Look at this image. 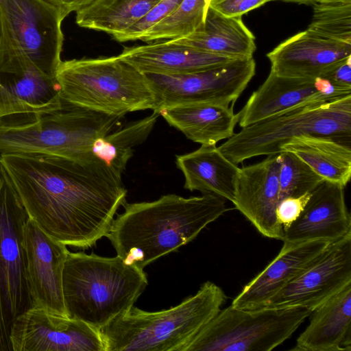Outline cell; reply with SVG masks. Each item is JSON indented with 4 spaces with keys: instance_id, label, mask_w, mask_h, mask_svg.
I'll return each instance as SVG.
<instances>
[{
    "instance_id": "cell-1",
    "label": "cell",
    "mask_w": 351,
    "mask_h": 351,
    "mask_svg": "<svg viewBox=\"0 0 351 351\" xmlns=\"http://www.w3.org/2000/svg\"><path fill=\"white\" fill-rule=\"evenodd\" d=\"M0 164L28 217L66 245L91 247L125 202L121 176L95 158L80 162L38 154H1Z\"/></svg>"
},
{
    "instance_id": "cell-2",
    "label": "cell",
    "mask_w": 351,
    "mask_h": 351,
    "mask_svg": "<svg viewBox=\"0 0 351 351\" xmlns=\"http://www.w3.org/2000/svg\"><path fill=\"white\" fill-rule=\"evenodd\" d=\"M123 206L106 237L117 256L141 269L192 241L227 210L223 199L208 194H168Z\"/></svg>"
},
{
    "instance_id": "cell-3",
    "label": "cell",
    "mask_w": 351,
    "mask_h": 351,
    "mask_svg": "<svg viewBox=\"0 0 351 351\" xmlns=\"http://www.w3.org/2000/svg\"><path fill=\"white\" fill-rule=\"evenodd\" d=\"M123 116L95 111L62 100L45 112L0 118V154H38L86 162L94 142L113 130Z\"/></svg>"
},
{
    "instance_id": "cell-4",
    "label": "cell",
    "mask_w": 351,
    "mask_h": 351,
    "mask_svg": "<svg viewBox=\"0 0 351 351\" xmlns=\"http://www.w3.org/2000/svg\"><path fill=\"white\" fill-rule=\"evenodd\" d=\"M147 284L143 269L117 255L69 251L62 274L67 315L101 330L130 310Z\"/></svg>"
},
{
    "instance_id": "cell-5",
    "label": "cell",
    "mask_w": 351,
    "mask_h": 351,
    "mask_svg": "<svg viewBox=\"0 0 351 351\" xmlns=\"http://www.w3.org/2000/svg\"><path fill=\"white\" fill-rule=\"evenodd\" d=\"M223 290L206 281L179 304L155 312L132 306L101 329L106 351H184L220 311Z\"/></svg>"
},
{
    "instance_id": "cell-6",
    "label": "cell",
    "mask_w": 351,
    "mask_h": 351,
    "mask_svg": "<svg viewBox=\"0 0 351 351\" xmlns=\"http://www.w3.org/2000/svg\"><path fill=\"white\" fill-rule=\"evenodd\" d=\"M61 99L105 114L154 110L145 75L119 56L62 61L56 75Z\"/></svg>"
},
{
    "instance_id": "cell-7",
    "label": "cell",
    "mask_w": 351,
    "mask_h": 351,
    "mask_svg": "<svg viewBox=\"0 0 351 351\" xmlns=\"http://www.w3.org/2000/svg\"><path fill=\"white\" fill-rule=\"evenodd\" d=\"M304 134L327 136L350 145L351 95L294 106L243 128L218 148L238 165L252 157L279 154L285 143Z\"/></svg>"
},
{
    "instance_id": "cell-8",
    "label": "cell",
    "mask_w": 351,
    "mask_h": 351,
    "mask_svg": "<svg viewBox=\"0 0 351 351\" xmlns=\"http://www.w3.org/2000/svg\"><path fill=\"white\" fill-rule=\"evenodd\" d=\"M303 307L220 310L184 351H270L288 339L312 313Z\"/></svg>"
},
{
    "instance_id": "cell-9",
    "label": "cell",
    "mask_w": 351,
    "mask_h": 351,
    "mask_svg": "<svg viewBox=\"0 0 351 351\" xmlns=\"http://www.w3.org/2000/svg\"><path fill=\"white\" fill-rule=\"evenodd\" d=\"M0 192V351H12L10 332L16 319L32 308L23 243L28 215L4 175Z\"/></svg>"
},
{
    "instance_id": "cell-10",
    "label": "cell",
    "mask_w": 351,
    "mask_h": 351,
    "mask_svg": "<svg viewBox=\"0 0 351 351\" xmlns=\"http://www.w3.org/2000/svg\"><path fill=\"white\" fill-rule=\"evenodd\" d=\"M69 14L45 0H4L0 23L31 64L56 78L62 62V23Z\"/></svg>"
},
{
    "instance_id": "cell-11",
    "label": "cell",
    "mask_w": 351,
    "mask_h": 351,
    "mask_svg": "<svg viewBox=\"0 0 351 351\" xmlns=\"http://www.w3.org/2000/svg\"><path fill=\"white\" fill-rule=\"evenodd\" d=\"M255 71L252 57L190 73L145 75L155 97L153 112L158 113L163 108L182 104L230 106L247 86Z\"/></svg>"
},
{
    "instance_id": "cell-12",
    "label": "cell",
    "mask_w": 351,
    "mask_h": 351,
    "mask_svg": "<svg viewBox=\"0 0 351 351\" xmlns=\"http://www.w3.org/2000/svg\"><path fill=\"white\" fill-rule=\"evenodd\" d=\"M350 283L351 232L328 244L313 263L263 308L303 307L313 311Z\"/></svg>"
},
{
    "instance_id": "cell-13",
    "label": "cell",
    "mask_w": 351,
    "mask_h": 351,
    "mask_svg": "<svg viewBox=\"0 0 351 351\" xmlns=\"http://www.w3.org/2000/svg\"><path fill=\"white\" fill-rule=\"evenodd\" d=\"M10 338L12 351H106L101 330L40 308L19 315Z\"/></svg>"
},
{
    "instance_id": "cell-14",
    "label": "cell",
    "mask_w": 351,
    "mask_h": 351,
    "mask_svg": "<svg viewBox=\"0 0 351 351\" xmlns=\"http://www.w3.org/2000/svg\"><path fill=\"white\" fill-rule=\"evenodd\" d=\"M23 243L32 307L68 317L62 290V274L69 252L29 217L23 227Z\"/></svg>"
},
{
    "instance_id": "cell-15",
    "label": "cell",
    "mask_w": 351,
    "mask_h": 351,
    "mask_svg": "<svg viewBox=\"0 0 351 351\" xmlns=\"http://www.w3.org/2000/svg\"><path fill=\"white\" fill-rule=\"evenodd\" d=\"M280 160L279 153L240 168L232 204L263 236L282 241L283 228L276 214Z\"/></svg>"
},
{
    "instance_id": "cell-16",
    "label": "cell",
    "mask_w": 351,
    "mask_h": 351,
    "mask_svg": "<svg viewBox=\"0 0 351 351\" xmlns=\"http://www.w3.org/2000/svg\"><path fill=\"white\" fill-rule=\"evenodd\" d=\"M351 232L344 187L323 180L311 192L299 217L284 230L283 245L311 241L335 242Z\"/></svg>"
},
{
    "instance_id": "cell-17",
    "label": "cell",
    "mask_w": 351,
    "mask_h": 351,
    "mask_svg": "<svg viewBox=\"0 0 351 351\" xmlns=\"http://www.w3.org/2000/svg\"><path fill=\"white\" fill-rule=\"evenodd\" d=\"M267 57L270 71L278 75L315 79L351 57V44L324 38L306 29L280 43Z\"/></svg>"
},
{
    "instance_id": "cell-18",
    "label": "cell",
    "mask_w": 351,
    "mask_h": 351,
    "mask_svg": "<svg viewBox=\"0 0 351 351\" xmlns=\"http://www.w3.org/2000/svg\"><path fill=\"white\" fill-rule=\"evenodd\" d=\"M328 244L325 241H311L282 246L277 256L244 287L231 306L243 310L263 308L271 297L313 263Z\"/></svg>"
},
{
    "instance_id": "cell-19",
    "label": "cell",
    "mask_w": 351,
    "mask_h": 351,
    "mask_svg": "<svg viewBox=\"0 0 351 351\" xmlns=\"http://www.w3.org/2000/svg\"><path fill=\"white\" fill-rule=\"evenodd\" d=\"M118 56L144 74L190 73L215 67L234 60L205 52L173 40L124 47Z\"/></svg>"
},
{
    "instance_id": "cell-20",
    "label": "cell",
    "mask_w": 351,
    "mask_h": 351,
    "mask_svg": "<svg viewBox=\"0 0 351 351\" xmlns=\"http://www.w3.org/2000/svg\"><path fill=\"white\" fill-rule=\"evenodd\" d=\"M292 350H351V283L312 313Z\"/></svg>"
},
{
    "instance_id": "cell-21",
    "label": "cell",
    "mask_w": 351,
    "mask_h": 351,
    "mask_svg": "<svg viewBox=\"0 0 351 351\" xmlns=\"http://www.w3.org/2000/svg\"><path fill=\"white\" fill-rule=\"evenodd\" d=\"M176 163L184 176V189L234 202L240 168L216 145H201L194 152L177 156Z\"/></svg>"
},
{
    "instance_id": "cell-22",
    "label": "cell",
    "mask_w": 351,
    "mask_h": 351,
    "mask_svg": "<svg viewBox=\"0 0 351 351\" xmlns=\"http://www.w3.org/2000/svg\"><path fill=\"white\" fill-rule=\"evenodd\" d=\"M321 98L330 99L317 91L314 79L285 77L270 71L265 82L238 112V123L243 128L298 105Z\"/></svg>"
},
{
    "instance_id": "cell-23",
    "label": "cell",
    "mask_w": 351,
    "mask_h": 351,
    "mask_svg": "<svg viewBox=\"0 0 351 351\" xmlns=\"http://www.w3.org/2000/svg\"><path fill=\"white\" fill-rule=\"evenodd\" d=\"M165 120L187 138L201 145H216L234 134L239 114L232 106L210 104H182L159 111Z\"/></svg>"
},
{
    "instance_id": "cell-24",
    "label": "cell",
    "mask_w": 351,
    "mask_h": 351,
    "mask_svg": "<svg viewBox=\"0 0 351 351\" xmlns=\"http://www.w3.org/2000/svg\"><path fill=\"white\" fill-rule=\"evenodd\" d=\"M174 41L201 51L234 59L252 58L255 36L242 17H228L207 8L201 27Z\"/></svg>"
},
{
    "instance_id": "cell-25",
    "label": "cell",
    "mask_w": 351,
    "mask_h": 351,
    "mask_svg": "<svg viewBox=\"0 0 351 351\" xmlns=\"http://www.w3.org/2000/svg\"><path fill=\"white\" fill-rule=\"evenodd\" d=\"M281 152L298 156L323 180L344 188L350 180V145L327 136L304 134L285 143Z\"/></svg>"
},
{
    "instance_id": "cell-26",
    "label": "cell",
    "mask_w": 351,
    "mask_h": 351,
    "mask_svg": "<svg viewBox=\"0 0 351 351\" xmlns=\"http://www.w3.org/2000/svg\"><path fill=\"white\" fill-rule=\"evenodd\" d=\"M160 0H94L76 12L75 22L81 27L121 34L141 20Z\"/></svg>"
},
{
    "instance_id": "cell-27",
    "label": "cell",
    "mask_w": 351,
    "mask_h": 351,
    "mask_svg": "<svg viewBox=\"0 0 351 351\" xmlns=\"http://www.w3.org/2000/svg\"><path fill=\"white\" fill-rule=\"evenodd\" d=\"M159 116L158 113L153 112L143 119L97 138L92 147L93 155L122 176L133 156L134 147L147 139Z\"/></svg>"
},
{
    "instance_id": "cell-28",
    "label": "cell",
    "mask_w": 351,
    "mask_h": 351,
    "mask_svg": "<svg viewBox=\"0 0 351 351\" xmlns=\"http://www.w3.org/2000/svg\"><path fill=\"white\" fill-rule=\"evenodd\" d=\"M0 82L16 97L32 105L58 108L62 104L56 79L34 66L19 74L0 73Z\"/></svg>"
},
{
    "instance_id": "cell-29",
    "label": "cell",
    "mask_w": 351,
    "mask_h": 351,
    "mask_svg": "<svg viewBox=\"0 0 351 351\" xmlns=\"http://www.w3.org/2000/svg\"><path fill=\"white\" fill-rule=\"evenodd\" d=\"M208 0H182L168 16L146 31L139 40L146 43L186 37L204 23Z\"/></svg>"
},
{
    "instance_id": "cell-30",
    "label": "cell",
    "mask_w": 351,
    "mask_h": 351,
    "mask_svg": "<svg viewBox=\"0 0 351 351\" xmlns=\"http://www.w3.org/2000/svg\"><path fill=\"white\" fill-rule=\"evenodd\" d=\"M306 30L320 37L351 44V0H313Z\"/></svg>"
},
{
    "instance_id": "cell-31",
    "label": "cell",
    "mask_w": 351,
    "mask_h": 351,
    "mask_svg": "<svg viewBox=\"0 0 351 351\" xmlns=\"http://www.w3.org/2000/svg\"><path fill=\"white\" fill-rule=\"evenodd\" d=\"M280 154L279 201L288 197H298L311 193L323 180L293 154L281 152Z\"/></svg>"
},
{
    "instance_id": "cell-32",
    "label": "cell",
    "mask_w": 351,
    "mask_h": 351,
    "mask_svg": "<svg viewBox=\"0 0 351 351\" xmlns=\"http://www.w3.org/2000/svg\"><path fill=\"white\" fill-rule=\"evenodd\" d=\"M182 1L160 0L141 20L112 38L120 43L140 40L146 31L172 13Z\"/></svg>"
},
{
    "instance_id": "cell-33",
    "label": "cell",
    "mask_w": 351,
    "mask_h": 351,
    "mask_svg": "<svg viewBox=\"0 0 351 351\" xmlns=\"http://www.w3.org/2000/svg\"><path fill=\"white\" fill-rule=\"evenodd\" d=\"M58 108L28 104L11 93L0 82V118L18 113L49 112Z\"/></svg>"
},
{
    "instance_id": "cell-34",
    "label": "cell",
    "mask_w": 351,
    "mask_h": 351,
    "mask_svg": "<svg viewBox=\"0 0 351 351\" xmlns=\"http://www.w3.org/2000/svg\"><path fill=\"white\" fill-rule=\"evenodd\" d=\"M310 196L311 193H307L298 197H288L278 202L276 214L283 230L299 217Z\"/></svg>"
},
{
    "instance_id": "cell-35",
    "label": "cell",
    "mask_w": 351,
    "mask_h": 351,
    "mask_svg": "<svg viewBox=\"0 0 351 351\" xmlns=\"http://www.w3.org/2000/svg\"><path fill=\"white\" fill-rule=\"evenodd\" d=\"M271 1L276 0H208V7L225 16L242 17Z\"/></svg>"
},
{
    "instance_id": "cell-36",
    "label": "cell",
    "mask_w": 351,
    "mask_h": 351,
    "mask_svg": "<svg viewBox=\"0 0 351 351\" xmlns=\"http://www.w3.org/2000/svg\"><path fill=\"white\" fill-rule=\"evenodd\" d=\"M321 77L338 88L351 91V57L335 65Z\"/></svg>"
},
{
    "instance_id": "cell-37",
    "label": "cell",
    "mask_w": 351,
    "mask_h": 351,
    "mask_svg": "<svg viewBox=\"0 0 351 351\" xmlns=\"http://www.w3.org/2000/svg\"><path fill=\"white\" fill-rule=\"evenodd\" d=\"M56 5L68 14L72 12H77L79 10L89 5L94 0H45Z\"/></svg>"
},
{
    "instance_id": "cell-38",
    "label": "cell",
    "mask_w": 351,
    "mask_h": 351,
    "mask_svg": "<svg viewBox=\"0 0 351 351\" xmlns=\"http://www.w3.org/2000/svg\"><path fill=\"white\" fill-rule=\"evenodd\" d=\"M276 1H281L287 3H294L298 4H304L307 5H311L313 0H276Z\"/></svg>"
},
{
    "instance_id": "cell-39",
    "label": "cell",
    "mask_w": 351,
    "mask_h": 351,
    "mask_svg": "<svg viewBox=\"0 0 351 351\" xmlns=\"http://www.w3.org/2000/svg\"><path fill=\"white\" fill-rule=\"evenodd\" d=\"M3 182H4V178H3V174H2V169H1V164H0V192L3 187Z\"/></svg>"
},
{
    "instance_id": "cell-40",
    "label": "cell",
    "mask_w": 351,
    "mask_h": 351,
    "mask_svg": "<svg viewBox=\"0 0 351 351\" xmlns=\"http://www.w3.org/2000/svg\"><path fill=\"white\" fill-rule=\"evenodd\" d=\"M4 0H0V5L3 2Z\"/></svg>"
}]
</instances>
